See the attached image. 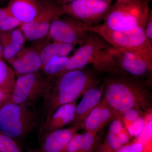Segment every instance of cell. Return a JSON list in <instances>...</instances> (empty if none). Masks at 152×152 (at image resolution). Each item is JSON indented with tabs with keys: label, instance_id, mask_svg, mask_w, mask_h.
I'll return each mask as SVG.
<instances>
[{
	"label": "cell",
	"instance_id": "cell-22",
	"mask_svg": "<svg viewBox=\"0 0 152 152\" xmlns=\"http://www.w3.org/2000/svg\"><path fill=\"white\" fill-rule=\"evenodd\" d=\"M13 70L3 58H0V89L12 93L15 83Z\"/></svg>",
	"mask_w": 152,
	"mask_h": 152
},
{
	"label": "cell",
	"instance_id": "cell-24",
	"mask_svg": "<svg viewBox=\"0 0 152 152\" xmlns=\"http://www.w3.org/2000/svg\"><path fill=\"white\" fill-rule=\"evenodd\" d=\"M21 25L7 7H0V31H8L20 27Z\"/></svg>",
	"mask_w": 152,
	"mask_h": 152
},
{
	"label": "cell",
	"instance_id": "cell-18",
	"mask_svg": "<svg viewBox=\"0 0 152 152\" xmlns=\"http://www.w3.org/2000/svg\"><path fill=\"white\" fill-rule=\"evenodd\" d=\"M77 102L60 106L52 115L48 122L41 132L43 135L62 129L73 121L75 117Z\"/></svg>",
	"mask_w": 152,
	"mask_h": 152
},
{
	"label": "cell",
	"instance_id": "cell-14",
	"mask_svg": "<svg viewBox=\"0 0 152 152\" xmlns=\"http://www.w3.org/2000/svg\"><path fill=\"white\" fill-rule=\"evenodd\" d=\"M80 128L79 126H72L43 135L41 152H65L69 142Z\"/></svg>",
	"mask_w": 152,
	"mask_h": 152
},
{
	"label": "cell",
	"instance_id": "cell-2",
	"mask_svg": "<svg viewBox=\"0 0 152 152\" xmlns=\"http://www.w3.org/2000/svg\"><path fill=\"white\" fill-rule=\"evenodd\" d=\"M99 81L94 74L84 69L69 71L56 77L51 89L43 102V122L41 132L60 106L77 101Z\"/></svg>",
	"mask_w": 152,
	"mask_h": 152
},
{
	"label": "cell",
	"instance_id": "cell-31",
	"mask_svg": "<svg viewBox=\"0 0 152 152\" xmlns=\"http://www.w3.org/2000/svg\"><path fill=\"white\" fill-rule=\"evenodd\" d=\"M11 93L7 92L0 89V107L7 102L10 101Z\"/></svg>",
	"mask_w": 152,
	"mask_h": 152
},
{
	"label": "cell",
	"instance_id": "cell-36",
	"mask_svg": "<svg viewBox=\"0 0 152 152\" xmlns=\"http://www.w3.org/2000/svg\"></svg>",
	"mask_w": 152,
	"mask_h": 152
},
{
	"label": "cell",
	"instance_id": "cell-5",
	"mask_svg": "<svg viewBox=\"0 0 152 152\" xmlns=\"http://www.w3.org/2000/svg\"><path fill=\"white\" fill-rule=\"evenodd\" d=\"M38 124L37 115L31 107L10 101L0 107V132L15 140L24 137Z\"/></svg>",
	"mask_w": 152,
	"mask_h": 152
},
{
	"label": "cell",
	"instance_id": "cell-1",
	"mask_svg": "<svg viewBox=\"0 0 152 152\" xmlns=\"http://www.w3.org/2000/svg\"><path fill=\"white\" fill-rule=\"evenodd\" d=\"M104 84L102 100L111 108L116 118L134 108L145 113L152 110L151 94L141 82L118 75L106 79Z\"/></svg>",
	"mask_w": 152,
	"mask_h": 152
},
{
	"label": "cell",
	"instance_id": "cell-10",
	"mask_svg": "<svg viewBox=\"0 0 152 152\" xmlns=\"http://www.w3.org/2000/svg\"><path fill=\"white\" fill-rule=\"evenodd\" d=\"M112 52L117 64L123 73L140 77L152 72V51L113 47Z\"/></svg>",
	"mask_w": 152,
	"mask_h": 152
},
{
	"label": "cell",
	"instance_id": "cell-32",
	"mask_svg": "<svg viewBox=\"0 0 152 152\" xmlns=\"http://www.w3.org/2000/svg\"><path fill=\"white\" fill-rule=\"evenodd\" d=\"M76 0H56V3L59 5L65 4L74 1Z\"/></svg>",
	"mask_w": 152,
	"mask_h": 152
},
{
	"label": "cell",
	"instance_id": "cell-19",
	"mask_svg": "<svg viewBox=\"0 0 152 152\" xmlns=\"http://www.w3.org/2000/svg\"><path fill=\"white\" fill-rule=\"evenodd\" d=\"M97 140V134L86 132L77 133L69 142L65 152H91Z\"/></svg>",
	"mask_w": 152,
	"mask_h": 152
},
{
	"label": "cell",
	"instance_id": "cell-35",
	"mask_svg": "<svg viewBox=\"0 0 152 152\" xmlns=\"http://www.w3.org/2000/svg\"><path fill=\"white\" fill-rule=\"evenodd\" d=\"M142 1H144L145 2L148 4H149V3L150 2V1H152V0H142Z\"/></svg>",
	"mask_w": 152,
	"mask_h": 152
},
{
	"label": "cell",
	"instance_id": "cell-7",
	"mask_svg": "<svg viewBox=\"0 0 152 152\" xmlns=\"http://www.w3.org/2000/svg\"><path fill=\"white\" fill-rule=\"evenodd\" d=\"M112 0H76L61 5L66 15L91 26L100 25L111 9Z\"/></svg>",
	"mask_w": 152,
	"mask_h": 152
},
{
	"label": "cell",
	"instance_id": "cell-29",
	"mask_svg": "<svg viewBox=\"0 0 152 152\" xmlns=\"http://www.w3.org/2000/svg\"><path fill=\"white\" fill-rule=\"evenodd\" d=\"M111 122L109 126L108 133L117 137L126 127L120 117H117Z\"/></svg>",
	"mask_w": 152,
	"mask_h": 152
},
{
	"label": "cell",
	"instance_id": "cell-23",
	"mask_svg": "<svg viewBox=\"0 0 152 152\" xmlns=\"http://www.w3.org/2000/svg\"><path fill=\"white\" fill-rule=\"evenodd\" d=\"M69 58L64 56L54 58L43 66L41 70L45 75L57 77L64 71Z\"/></svg>",
	"mask_w": 152,
	"mask_h": 152
},
{
	"label": "cell",
	"instance_id": "cell-28",
	"mask_svg": "<svg viewBox=\"0 0 152 152\" xmlns=\"http://www.w3.org/2000/svg\"><path fill=\"white\" fill-rule=\"evenodd\" d=\"M147 114L140 117L137 120L131 124L127 129L132 137H137L143 129L145 123Z\"/></svg>",
	"mask_w": 152,
	"mask_h": 152
},
{
	"label": "cell",
	"instance_id": "cell-6",
	"mask_svg": "<svg viewBox=\"0 0 152 152\" xmlns=\"http://www.w3.org/2000/svg\"><path fill=\"white\" fill-rule=\"evenodd\" d=\"M54 78L40 71L18 76L11 93V102L31 107L41 100H44L51 89Z\"/></svg>",
	"mask_w": 152,
	"mask_h": 152
},
{
	"label": "cell",
	"instance_id": "cell-26",
	"mask_svg": "<svg viewBox=\"0 0 152 152\" xmlns=\"http://www.w3.org/2000/svg\"><path fill=\"white\" fill-rule=\"evenodd\" d=\"M0 152H23L15 140L0 132Z\"/></svg>",
	"mask_w": 152,
	"mask_h": 152
},
{
	"label": "cell",
	"instance_id": "cell-16",
	"mask_svg": "<svg viewBox=\"0 0 152 152\" xmlns=\"http://www.w3.org/2000/svg\"><path fill=\"white\" fill-rule=\"evenodd\" d=\"M44 7L39 0H10L7 7L21 24L31 21L42 12Z\"/></svg>",
	"mask_w": 152,
	"mask_h": 152
},
{
	"label": "cell",
	"instance_id": "cell-17",
	"mask_svg": "<svg viewBox=\"0 0 152 152\" xmlns=\"http://www.w3.org/2000/svg\"><path fill=\"white\" fill-rule=\"evenodd\" d=\"M26 42L20 27L8 31H0L3 59L9 63L24 47Z\"/></svg>",
	"mask_w": 152,
	"mask_h": 152
},
{
	"label": "cell",
	"instance_id": "cell-33",
	"mask_svg": "<svg viewBox=\"0 0 152 152\" xmlns=\"http://www.w3.org/2000/svg\"><path fill=\"white\" fill-rule=\"evenodd\" d=\"M0 58H3L2 48L1 44H0Z\"/></svg>",
	"mask_w": 152,
	"mask_h": 152
},
{
	"label": "cell",
	"instance_id": "cell-12",
	"mask_svg": "<svg viewBox=\"0 0 152 152\" xmlns=\"http://www.w3.org/2000/svg\"><path fill=\"white\" fill-rule=\"evenodd\" d=\"M9 63L17 77L39 72L42 67L39 50L29 47H24Z\"/></svg>",
	"mask_w": 152,
	"mask_h": 152
},
{
	"label": "cell",
	"instance_id": "cell-34",
	"mask_svg": "<svg viewBox=\"0 0 152 152\" xmlns=\"http://www.w3.org/2000/svg\"><path fill=\"white\" fill-rule=\"evenodd\" d=\"M7 0H0V7L3 5L4 3H5Z\"/></svg>",
	"mask_w": 152,
	"mask_h": 152
},
{
	"label": "cell",
	"instance_id": "cell-4",
	"mask_svg": "<svg viewBox=\"0 0 152 152\" xmlns=\"http://www.w3.org/2000/svg\"><path fill=\"white\" fill-rule=\"evenodd\" d=\"M142 0H116L101 26L111 30L141 27L145 28L151 11Z\"/></svg>",
	"mask_w": 152,
	"mask_h": 152
},
{
	"label": "cell",
	"instance_id": "cell-3",
	"mask_svg": "<svg viewBox=\"0 0 152 152\" xmlns=\"http://www.w3.org/2000/svg\"><path fill=\"white\" fill-rule=\"evenodd\" d=\"M113 48L97 33L91 32L74 55L70 57L64 69L61 74L82 69L91 65L99 72L113 75H123L124 73L119 68L114 58Z\"/></svg>",
	"mask_w": 152,
	"mask_h": 152
},
{
	"label": "cell",
	"instance_id": "cell-30",
	"mask_svg": "<svg viewBox=\"0 0 152 152\" xmlns=\"http://www.w3.org/2000/svg\"><path fill=\"white\" fill-rule=\"evenodd\" d=\"M145 34L147 39L152 44V11L151 10L147 19L145 28Z\"/></svg>",
	"mask_w": 152,
	"mask_h": 152
},
{
	"label": "cell",
	"instance_id": "cell-11",
	"mask_svg": "<svg viewBox=\"0 0 152 152\" xmlns=\"http://www.w3.org/2000/svg\"><path fill=\"white\" fill-rule=\"evenodd\" d=\"M61 15H63L61 5L56 2L45 6L43 10L37 18L20 26L26 41L39 40L47 37L52 23Z\"/></svg>",
	"mask_w": 152,
	"mask_h": 152
},
{
	"label": "cell",
	"instance_id": "cell-20",
	"mask_svg": "<svg viewBox=\"0 0 152 152\" xmlns=\"http://www.w3.org/2000/svg\"><path fill=\"white\" fill-rule=\"evenodd\" d=\"M75 46L74 45L57 42H51L47 44L39 50L42 66L54 58L68 56L73 50Z\"/></svg>",
	"mask_w": 152,
	"mask_h": 152
},
{
	"label": "cell",
	"instance_id": "cell-13",
	"mask_svg": "<svg viewBox=\"0 0 152 152\" xmlns=\"http://www.w3.org/2000/svg\"><path fill=\"white\" fill-rule=\"evenodd\" d=\"M116 118L115 114L111 108L101 100L80 125L86 132L96 134L110 122Z\"/></svg>",
	"mask_w": 152,
	"mask_h": 152
},
{
	"label": "cell",
	"instance_id": "cell-27",
	"mask_svg": "<svg viewBox=\"0 0 152 152\" xmlns=\"http://www.w3.org/2000/svg\"><path fill=\"white\" fill-rule=\"evenodd\" d=\"M146 113L140 109L134 108L127 110L119 117L127 129L131 124Z\"/></svg>",
	"mask_w": 152,
	"mask_h": 152
},
{
	"label": "cell",
	"instance_id": "cell-9",
	"mask_svg": "<svg viewBox=\"0 0 152 152\" xmlns=\"http://www.w3.org/2000/svg\"><path fill=\"white\" fill-rule=\"evenodd\" d=\"M93 27L66 15H61L52 23L47 37L52 42L80 45L92 32Z\"/></svg>",
	"mask_w": 152,
	"mask_h": 152
},
{
	"label": "cell",
	"instance_id": "cell-8",
	"mask_svg": "<svg viewBox=\"0 0 152 152\" xmlns=\"http://www.w3.org/2000/svg\"><path fill=\"white\" fill-rule=\"evenodd\" d=\"M92 31L97 33L114 48L152 52V44L147 39L145 29L141 27L114 30L100 25L93 26Z\"/></svg>",
	"mask_w": 152,
	"mask_h": 152
},
{
	"label": "cell",
	"instance_id": "cell-15",
	"mask_svg": "<svg viewBox=\"0 0 152 152\" xmlns=\"http://www.w3.org/2000/svg\"><path fill=\"white\" fill-rule=\"evenodd\" d=\"M104 84L90 88L83 95L80 102L76 107L75 117L71 123L72 126H79L87 116L100 102L102 98Z\"/></svg>",
	"mask_w": 152,
	"mask_h": 152
},
{
	"label": "cell",
	"instance_id": "cell-25",
	"mask_svg": "<svg viewBox=\"0 0 152 152\" xmlns=\"http://www.w3.org/2000/svg\"><path fill=\"white\" fill-rule=\"evenodd\" d=\"M123 146L117 137L107 133L104 142L99 147L98 152H115Z\"/></svg>",
	"mask_w": 152,
	"mask_h": 152
},
{
	"label": "cell",
	"instance_id": "cell-21",
	"mask_svg": "<svg viewBox=\"0 0 152 152\" xmlns=\"http://www.w3.org/2000/svg\"><path fill=\"white\" fill-rule=\"evenodd\" d=\"M115 152H152V137L140 134Z\"/></svg>",
	"mask_w": 152,
	"mask_h": 152
}]
</instances>
